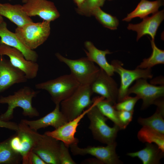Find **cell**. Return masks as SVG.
Returning a JSON list of instances; mask_svg holds the SVG:
<instances>
[{"instance_id":"cell-11","label":"cell","mask_w":164,"mask_h":164,"mask_svg":"<svg viewBox=\"0 0 164 164\" xmlns=\"http://www.w3.org/2000/svg\"><path fill=\"white\" fill-rule=\"evenodd\" d=\"M0 55L8 56L12 65L22 71L28 79H33L36 77L39 69L38 64L36 62L27 60L19 50L0 44Z\"/></svg>"},{"instance_id":"cell-35","label":"cell","mask_w":164,"mask_h":164,"mask_svg":"<svg viewBox=\"0 0 164 164\" xmlns=\"http://www.w3.org/2000/svg\"><path fill=\"white\" fill-rule=\"evenodd\" d=\"M0 128H5L16 132L18 130V125L15 122L0 120Z\"/></svg>"},{"instance_id":"cell-7","label":"cell","mask_w":164,"mask_h":164,"mask_svg":"<svg viewBox=\"0 0 164 164\" xmlns=\"http://www.w3.org/2000/svg\"><path fill=\"white\" fill-rule=\"evenodd\" d=\"M55 56L60 62L65 63L70 70V74L81 85H91L95 80L100 68L87 57L72 60L57 53Z\"/></svg>"},{"instance_id":"cell-4","label":"cell","mask_w":164,"mask_h":164,"mask_svg":"<svg viewBox=\"0 0 164 164\" xmlns=\"http://www.w3.org/2000/svg\"><path fill=\"white\" fill-rule=\"evenodd\" d=\"M93 94L90 85L80 84L70 96L60 102V111L68 121L79 116L93 104Z\"/></svg>"},{"instance_id":"cell-39","label":"cell","mask_w":164,"mask_h":164,"mask_svg":"<svg viewBox=\"0 0 164 164\" xmlns=\"http://www.w3.org/2000/svg\"></svg>"},{"instance_id":"cell-12","label":"cell","mask_w":164,"mask_h":164,"mask_svg":"<svg viewBox=\"0 0 164 164\" xmlns=\"http://www.w3.org/2000/svg\"><path fill=\"white\" fill-rule=\"evenodd\" d=\"M22 6L24 11L30 17L37 16L44 21L50 22L60 16L53 2L47 0H29Z\"/></svg>"},{"instance_id":"cell-36","label":"cell","mask_w":164,"mask_h":164,"mask_svg":"<svg viewBox=\"0 0 164 164\" xmlns=\"http://www.w3.org/2000/svg\"><path fill=\"white\" fill-rule=\"evenodd\" d=\"M75 3L77 5V7L82 5L85 0H73Z\"/></svg>"},{"instance_id":"cell-23","label":"cell","mask_w":164,"mask_h":164,"mask_svg":"<svg viewBox=\"0 0 164 164\" xmlns=\"http://www.w3.org/2000/svg\"><path fill=\"white\" fill-rule=\"evenodd\" d=\"M157 106L155 113L150 117L143 118L139 117L138 119L139 124L143 126L151 128L158 132L164 134V101L160 98L154 104Z\"/></svg>"},{"instance_id":"cell-6","label":"cell","mask_w":164,"mask_h":164,"mask_svg":"<svg viewBox=\"0 0 164 164\" xmlns=\"http://www.w3.org/2000/svg\"><path fill=\"white\" fill-rule=\"evenodd\" d=\"M18 125L16 134L9 138L10 144L21 155L22 163L29 164V155L42 135L21 121Z\"/></svg>"},{"instance_id":"cell-20","label":"cell","mask_w":164,"mask_h":164,"mask_svg":"<svg viewBox=\"0 0 164 164\" xmlns=\"http://www.w3.org/2000/svg\"><path fill=\"white\" fill-rule=\"evenodd\" d=\"M0 15L6 18L17 27L33 22L20 4L0 3Z\"/></svg>"},{"instance_id":"cell-10","label":"cell","mask_w":164,"mask_h":164,"mask_svg":"<svg viewBox=\"0 0 164 164\" xmlns=\"http://www.w3.org/2000/svg\"><path fill=\"white\" fill-rule=\"evenodd\" d=\"M134 93L143 101L142 109L146 108L154 104L157 100L164 96V85L156 86L149 83L147 79L140 78L136 80L135 84L129 87L128 95Z\"/></svg>"},{"instance_id":"cell-8","label":"cell","mask_w":164,"mask_h":164,"mask_svg":"<svg viewBox=\"0 0 164 164\" xmlns=\"http://www.w3.org/2000/svg\"><path fill=\"white\" fill-rule=\"evenodd\" d=\"M111 64L113 66L114 72L117 73L120 77L121 84L117 100L118 102L128 96V89L134 81L140 78L151 79L153 76L151 68L127 70L123 67L121 62L117 60H112Z\"/></svg>"},{"instance_id":"cell-16","label":"cell","mask_w":164,"mask_h":164,"mask_svg":"<svg viewBox=\"0 0 164 164\" xmlns=\"http://www.w3.org/2000/svg\"><path fill=\"white\" fill-rule=\"evenodd\" d=\"M90 109V106L76 118L53 131H46L44 134L63 142L68 148L72 144H78L79 140L74 136L77 128L79 124V122Z\"/></svg>"},{"instance_id":"cell-31","label":"cell","mask_w":164,"mask_h":164,"mask_svg":"<svg viewBox=\"0 0 164 164\" xmlns=\"http://www.w3.org/2000/svg\"><path fill=\"white\" fill-rule=\"evenodd\" d=\"M139 99L136 96L133 97L128 96L118 103H116L113 106L117 111H134L135 105Z\"/></svg>"},{"instance_id":"cell-17","label":"cell","mask_w":164,"mask_h":164,"mask_svg":"<svg viewBox=\"0 0 164 164\" xmlns=\"http://www.w3.org/2000/svg\"><path fill=\"white\" fill-rule=\"evenodd\" d=\"M0 44L17 49L22 53L27 60L36 62L38 57L37 53L27 48L15 32L9 30L4 20L0 23Z\"/></svg>"},{"instance_id":"cell-29","label":"cell","mask_w":164,"mask_h":164,"mask_svg":"<svg viewBox=\"0 0 164 164\" xmlns=\"http://www.w3.org/2000/svg\"><path fill=\"white\" fill-rule=\"evenodd\" d=\"M92 15L104 27L111 30L116 29L119 24L118 19L115 17L104 12L100 7L95 8L92 11Z\"/></svg>"},{"instance_id":"cell-34","label":"cell","mask_w":164,"mask_h":164,"mask_svg":"<svg viewBox=\"0 0 164 164\" xmlns=\"http://www.w3.org/2000/svg\"><path fill=\"white\" fill-rule=\"evenodd\" d=\"M29 164H46L36 154L32 151L29 157Z\"/></svg>"},{"instance_id":"cell-28","label":"cell","mask_w":164,"mask_h":164,"mask_svg":"<svg viewBox=\"0 0 164 164\" xmlns=\"http://www.w3.org/2000/svg\"><path fill=\"white\" fill-rule=\"evenodd\" d=\"M150 42L152 49L151 56L147 58L144 59L136 68H151L156 65L164 63V51L157 47L154 40L151 39Z\"/></svg>"},{"instance_id":"cell-3","label":"cell","mask_w":164,"mask_h":164,"mask_svg":"<svg viewBox=\"0 0 164 164\" xmlns=\"http://www.w3.org/2000/svg\"><path fill=\"white\" fill-rule=\"evenodd\" d=\"M86 114L90 121L89 128L94 139L107 145L115 142L119 128L115 125L112 127L107 125L108 118L100 111L93 101Z\"/></svg>"},{"instance_id":"cell-26","label":"cell","mask_w":164,"mask_h":164,"mask_svg":"<svg viewBox=\"0 0 164 164\" xmlns=\"http://www.w3.org/2000/svg\"><path fill=\"white\" fill-rule=\"evenodd\" d=\"M164 134L147 126H143L138 131L137 137L141 142L155 144L162 152H164Z\"/></svg>"},{"instance_id":"cell-1","label":"cell","mask_w":164,"mask_h":164,"mask_svg":"<svg viewBox=\"0 0 164 164\" xmlns=\"http://www.w3.org/2000/svg\"><path fill=\"white\" fill-rule=\"evenodd\" d=\"M28 86H25L15 92L12 95L7 96H1L0 103L6 104L8 108L6 111L0 115V120L9 121L13 118L14 109L20 107L23 110L22 114L32 118L38 116L39 113L32 105V100L39 93Z\"/></svg>"},{"instance_id":"cell-18","label":"cell","mask_w":164,"mask_h":164,"mask_svg":"<svg viewBox=\"0 0 164 164\" xmlns=\"http://www.w3.org/2000/svg\"><path fill=\"white\" fill-rule=\"evenodd\" d=\"M143 19L139 23L129 24L127 29L137 32V41L145 35H149L152 39L154 40L157 29L164 19V10L158 11L151 16H147Z\"/></svg>"},{"instance_id":"cell-37","label":"cell","mask_w":164,"mask_h":164,"mask_svg":"<svg viewBox=\"0 0 164 164\" xmlns=\"http://www.w3.org/2000/svg\"><path fill=\"white\" fill-rule=\"evenodd\" d=\"M3 21H4V19L2 16L0 15V23H1Z\"/></svg>"},{"instance_id":"cell-13","label":"cell","mask_w":164,"mask_h":164,"mask_svg":"<svg viewBox=\"0 0 164 164\" xmlns=\"http://www.w3.org/2000/svg\"><path fill=\"white\" fill-rule=\"evenodd\" d=\"M93 93L99 94L114 104L118 100V89L114 79L100 68L96 78L90 85Z\"/></svg>"},{"instance_id":"cell-15","label":"cell","mask_w":164,"mask_h":164,"mask_svg":"<svg viewBox=\"0 0 164 164\" xmlns=\"http://www.w3.org/2000/svg\"><path fill=\"white\" fill-rule=\"evenodd\" d=\"M27 80L22 71L0 55V93L15 84L26 82Z\"/></svg>"},{"instance_id":"cell-33","label":"cell","mask_w":164,"mask_h":164,"mask_svg":"<svg viewBox=\"0 0 164 164\" xmlns=\"http://www.w3.org/2000/svg\"><path fill=\"white\" fill-rule=\"evenodd\" d=\"M134 111H118L119 120L123 129H125L132 121Z\"/></svg>"},{"instance_id":"cell-9","label":"cell","mask_w":164,"mask_h":164,"mask_svg":"<svg viewBox=\"0 0 164 164\" xmlns=\"http://www.w3.org/2000/svg\"><path fill=\"white\" fill-rule=\"evenodd\" d=\"M117 146L116 142L107 145L106 146H89L81 148L78 144L71 145L70 147L71 151L74 155H85L89 154L95 157L102 163L106 164H119L122 163L116 153Z\"/></svg>"},{"instance_id":"cell-32","label":"cell","mask_w":164,"mask_h":164,"mask_svg":"<svg viewBox=\"0 0 164 164\" xmlns=\"http://www.w3.org/2000/svg\"><path fill=\"white\" fill-rule=\"evenodd\" d=\"M59 160L60 164H75L69 152L68 147L60 141L59 152Z\"/></svg>"},{"instance_id":"cell-27","label":"cell","mask_w":164,"mask_h":164,"mask_svg":"<svg viewBox=\"0 0 164 164\" xmlns=\"http://www.w3.org/2000/svg\"><path fill=\"white\" fill-rule=\"evenodd\" d=\"M22 161L20 154L11 147L9 138L0 142V164H19Z\"/></svg>"},{"instance_id":"cell-14","label":"cell","mask_w":164,"mask_h":164,"mask_svg":"<svg viewBox=\"0 0 164 164\" xmlns=\"http://www.w3.org/2000/svg\"><path fill=\"white\" fill-rule=\"evenodd\" d=\"M60 143V141L51 136L42 135L32 151L46 164H60L59 158Z\"/></svg>"},{"instance_id":"cell-30","label":"cell","mask_w":164,"mask_h":164,"mask_svg":"<svg viewBox=\"0 0 164 164\" xmlns=\"http://www.w3.org/2000/svg\"><path fill=\"white\" fill-rule=\"evenodd\" d=\"M105 0H85L84 3L76 9L79 14L87 16L92 15L93 11L96 8L104 5Z\"/></svg>"},{"instance_id":"cell-22","label":"cell","mask_w":164,"mask_h":164,"mask_svg":"<svg viewBox=\"0 0 164 164\" xmlns=\"http://www.w3.org/2000/svg\"><path fill=\"white\" fill-rule=\"evenodd\" d=\"M163 5L164 0H156L153 1L141 0L135 9L128 14L122 21L129 22L133 19L137 17L143 19L148 16L149 14H154L158 11L159 8Z\"/></svg>"},{"instance_id":"cell-2","label":"cell","mask_w":164,"mask_h":164,"mask_svg":"<svg viewBox=\"0 0 164 164\" xmlns=\"http://www.w3.org/2000/svg\"><path fill=\"white\" fill-rule=\"evenodd\" d=\"M80 85L70 74L37 84L35 87L38 89L47 91L56 105L60 104L62 101L70 96Z\"/></svg>"},{"instance_id":"cell-25","label":"cell","mask_w":164,"mask_h":164,"mask_svg":"<svg viewBox=\"0 0 164 164\" xmlns=\"http://www.w3.org/2000/svg\"><path fill=\"white\" fill-rule=\"evenodd\" d=\"M92 100L98 110L104 116L111 120L115 125L119 128L120 129H123L118 118V111L114 108L112 103L101 96L96 97Z\"/></svg>"},{"instance_id":"cell-24","label":"cell","mask_w":164,"mask_h":164,"mask_svg":"<svg viewBox=\"0 0 164 164\" xmlns=\"http://www.w3.org/2000/svg\"><path fill=\"white\" fill-rule=\"evenodd\" d=\"M162 152L157 146L147 143L144 149L138 151L128 153L127 155L132 157H138L143 164H157L163 156Z\"/></svg>"},{"instance_id":"cell-38","label":"cell","mask_w":164,"mask_h":164,"mask_svg":"<svg viewBox=\"0 0 164 164\" xmlns=\"http://www.w3.org/2000/svg\"><path fill=\"white\" fill-rule=\"evenodd\" d=\"M9 1H11L12 0H9ZM28 0H22V2L24 3H25Z\"/></svg>"},{"instance_id":"cell-21","label":"cell","mask_w":164,"mask_h":164,"mask_svg":"<svg viewBox=\"0 0 164 164\" xmlns=\"http://www.w3.org/2000/svg\"><path fill=\"white\" fill-rule=\"evenodd\" d=\"M84 45L87 50L85 51L88 59L97 64L109 75H113L114 71L113 66L108 63L106 58V55L112 53L108 50H102L98 49L90 41L85 42Z\"/></svg>"},{"instance_id":"cell-19","label":"cell","mask_w":164,"mask_h":164,"mask_svg":"<svg viewBox=\"0 0 164 164\" xmlns=\"http://www.w3.org/2000/svg\"><path fill=\"white\" fill-rule=\"evenodd\" d=\"M21 122L31 129L37 131L39 129L49 126L56 129L68 122L60 110V104H56L54 110L45 116L36 120L22 119Z\"/></svg>"},{"instance_id":"cell-5","label":"cell","mask_w":164,"mask_h":164,"mask_svg":"<svg viewBox=\"0 0 164 164\" xmlns=\"http://www.w3.org/2000/svg\"><path fill=\"white\" fill-rule=\"evenodd\" d=\"M15 33L27 48L34 50L44 43L50 36V22H29L17 27Z\"/></svg>"}]
</instances>
